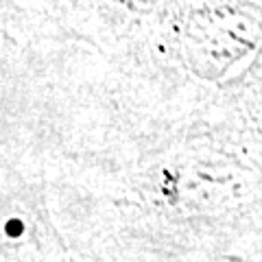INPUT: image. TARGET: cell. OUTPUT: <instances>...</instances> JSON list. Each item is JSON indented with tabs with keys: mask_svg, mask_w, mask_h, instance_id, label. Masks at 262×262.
<instances>
[{
	"mask_svg": "<svg viewBox=\"0 0 262 262\" xmlns=\"http://www.w3.org/2000/svg\"><path fill=\"white\" fill-rule=\"evenodd\" d=\"M22 262H72V260H66V258H35V256H27Z\"/></svg>",
	"mask_w": 262,
	"mask_h": 262,
	"instance_id": "cell-1",
	"label": "cell"
}]
</instances>
